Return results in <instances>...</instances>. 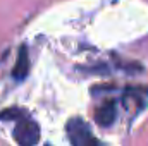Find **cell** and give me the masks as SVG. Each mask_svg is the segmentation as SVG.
Segmentation results:
<instances>
[{"label": "cell", "mask_w": 148, "mask_h": 146, "mask_svg": "<svg viewBox=\"0 0 148 146\" xmlns=\"http://www.w3.org/2000/svg\"><path fill=\"white\" fill-rule=\"evenodd\" d=\"M17 119H16V127H14V138L19 143V146H36L40 139V127L38 124L29 119L26 113L17 110Z\"/></svg>", "instance_id": "1"}, {"label": "cell", "mask_w": 148, "mask_h": 146, "mask_svg": "<svg viewBox=\"0 0 148 146\" xmlns=\"http://www.w3.org/2000/svg\"><path fill=\"white\" fill-rule=\"evenodd\" d=\"M66 131L73 146H102V143L91 134L86 122L81 119H71L66 126Z\"/></svg>", "instance_id": "2"}, {"label": "cell", "mask_w": 148, "mask_h": 146, "mask_svg": "<svg viewBox=\"0 0 148 146\" xmlns=\"http://www.w3.org/2000/svg\"><path fill=\"white\" fill-rule=\"evenodd\" d=\"M29 69V60H28V50L23 46L19 50V55H17V60H16V67L12 69V76L16 79H23Z\"/></svg>", "instance_id": "3"}, {"label": "cell", "mask_w": 148, "mask_h": 146, "mask_svg": "<svg viewBox=\"0 0 148 146\" xmlns=\"http://www.w3.org/2000/svg\"><path fill=\"white\" fill-rule=\"evenodd\" d=\"M95 117H97V122L100 126H109V124H112V120L115 119V107H114V103L102 105L100 108L95 112Z\"/></svg>", "instance_id": "4"}]
</instances>
